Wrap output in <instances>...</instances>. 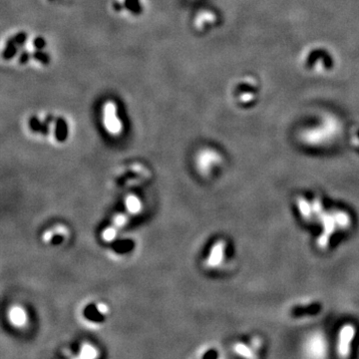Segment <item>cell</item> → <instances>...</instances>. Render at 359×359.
I'll list each match as a JSON object with an SVG mask.
<instances>
[{
	"mask_svg": "<svg viewBox=\"0 0 359 359\" xmlns=\"http://www.w3.org/2000/svg\"><path fill=\"white\" fill-rule=\"evenodd\" d=\"M225 251H226V242L224 240L217 241L210 250L209 256L207 258L206 263L208 267L216 268L220 266L225 259Z\"/></svg>",
	"mask_w": 359,
	"mask_h": 359,
	"instance_id": "7",
	"label": "cell"
},
{
	"mask_svg": "<svg viewBox=\"0 0 359 359\" xmlns=\"http://www.w3.org/2000/svg\"><path fill=\"white\" fill-rule=\"evenodd\" d=\"M97 308H98V311L100 313H102V314H106L108 312V306L106 304H104V303H99L97 305Z\"/></svg>",
	"mask_w": 359,
	"mask_h": 359,
	"instance_id": "19",
	"label": "cell"
},
{
	"mask_svg": "<svg viewBox=\"0 0 359 359\" xmlns=\"http://www.w3.org/2000/svg\"><path fill=\"white\" fill-rule=\"evenodd\" d=\"M335 223L337 225V228L345 230L350 226V217L347 213L343 211H332Z\"/></svg>",
	"mask_w": 359,
	"mask_h": 359,
	"instance_id": "11",
	"label": "cell"
},
{
	"mask_svg": "<svg viewBox=\"0 0 359 359\" xmlns=\"http://www.w3.org/2000/svg\"><path fill=\"white\" fill-rule=\"evenodd\" d=\"M8 319L9 322L15 327L25 326L28 320L26 311L19 305H14L10 307L8 311Z\"/></svg>",
	"mask_w": 359,
	"mask_h": 359,
	"instance_id": "8",
	"label": "cell"
},
{
	"mask_svg": "<svg viewBox=\"0 0 359 359\" xmlns=\"http://www.w3.org/2000/svg\"><path fill=\"white\" fill-rule=\"evenodd\" d=\"M355 334L356 330L352 324H345L341 327L337 340V352L340 357L349 356L351 343L355 337Z\"/></svg>",
	"mask_w": 359,
	"mask_h": 359,
	"instance_id": "6",
	"label": "cell"
},
{
	"mask_svg": "<svg viewBox=\"0 0 359 359\" xmlns=\"http://www.w3.org/2000/svg\"><path fill=\"white\" fill-rule=\"evenodd\" d=\"M304 350L309 357H324L327 350V341L325 336L320 332L310 334L305 340Z\"/></svg>",
	"mask_w": 359,
	"mask_h": 359,
	"instance_id": "4",
	"label": "cell"
},
{
	"mask_svg": "<svg viewBox=\"0 0 359 359\" xmlns=\"http://www.w3.org/2000/svg\"><path fill=\"white\" fill-rule=\"evenodd\" d=\"M317 219L320 221L322 226V234L317 239V245L320 248H325L328 246L330 238L337 229V225L332 212H323L317 217Z\"/></svg>",
	"mask_w": 359,
	"mask_h": 359,
	"instance_id": "5",
	"label": "cell"
},
{
	"mask_svg": "<svg viewBox=\"0 0 359 359\" xmlns=\"http://www.w3.org/2000/svg\"><path fill=\"white\" fill-rule=\"evenodd\" d=\"M125 206H126L127 211L132 215H136V214L140 213L142 210L141 201L139 200V198H137L134 195H130L126 198Z\"/></svg>",
	"mask_w": 359,
	"mask_h": 359,
	"instance_id": "10",
	"label": "cell"
},
{
	"mask_svg": "<svg viewBox=\"0 0 359 359\" xmlns=\"http://www.w3.org/2000/svg\"><path fill=\"white\" fill-rule=\"evenodd\" d=\"M124 7L132 13H139L141 11L140 0H124Z\"/></svg>",
	"mask_w": 359,
	"mask_h": 359,
	"instance_id": "14",
	"label": "cell"
},
{
	"mask_svg": "<svg viewBox=\"0 0 359 359\" xmlns=\"http://www.w3.org/2000/svg\"><path fill=\"white\" fill-rule=\"evenodd\" d=\"M298 203V208L299 211L301 215V217L305 220V221H311L312 218L314 217V213H313V209H312V205L311 203H309L305 198L303 197H299L297 201Z\"/></svg>",
	"mask_w": 359,
	"mask_h": 359,
	"instance_id": "9",
	"label": "cell"
},
{
	"mask_svg": "<svg viewBox=\"0 0 359 359\" xmlns=\"http://www.w3.org/2000/svg\"><path fill=\"white\" fill-rule=\"evenodd\" d=\"M116 235H117V232L114 228H107L106 230L103 231L102 233V238L105 241H112L115 239L116 238Z\"/></svg>",
	"mask_w": 359,
	"mask_h": 359,
	"instance_id": "15",
	"label": "cell"
},
{
	"mask_svg": "<svg viewBox=\"0 0 359 359\" xmlns=\"http://www.w3.org/2000/svg\"><path fill=\"white\" fill-rule=\"evenodd\" d=\"M54 233H55V231H47V232L43 235V240H44L45 242H49V241L52 239Z\"/></svg>",
	"mask_w": 359,
	"mask_h": 359,
	"instance_id": "18",
	"label": "cell"
},
{
	"mask_svg": "<svg viewBox=\"0 0 359 359\" xmlns=\"http://www.w3.org/2000/svg\"><path fill=\"white\" fill-rule=\"evenodd\" d=\"M98 356V350L91 344H83L80 350L79 357L83 359H93Z\"/></svg>",
	"mask_w": 359,
	"mask_h": 359,
	"instance_id": "12",
	"label": "cell"
},
{
	"mask_svg": "<svg viewBox=\"0 0 359 359\" xmlns=\"http://www.w3.org/2000/svg\"><path fill=\"white\" fill-rule=\"evenodd\" d=\"M103 124L111 135H118L122 132L123 125L118 116L115 103L107 102L103 108Z\"/></svg>",
	"mask_w": 359,
	"mask_h": 359,
	"instance_id": "3",
	"label": "cell"
},
{
	"mask_svg": "<svg viewBox=\"0 0 359 359\" xmlns=\"http://www.w3.org/2000/svg\"><path fill=\"white\" fill-rule=\"evenodd\" d=\"M221 162L222 156L218 153V151L210 148L201 150L196 158L197 168L203 175H209Z\"/></svg>",
	"mask_w": 359,
	"mask_h": 359,
	"instance_id": "2",
	"label": "cell"
},
{
	"mask_svg": "<svg viewBox=\"0 0 359 359\" xmlns=\"http://www.w3.org/2000/svg\"><path fill=\"white\" fill-rule=\"evenodd\" d=\"M311 205H312V209H313V213H314V217H318L320 214H322L324 212L323 210V206H322V203L320 200L318 199H315L311 202Z\"/></svg>",
	"mask_w": 359,
	"mask_h": 359,
	"instance_id": "16",
	"label": "cell"
},
{
	"mask_svg": "<svg viewBox=\"0 0 359 359\" xmlns=\"http://www.w3.org/2000/svg\"><path fill=\"white\" fill-rule=\"evenodd\" d=\"M234 349H235L237 354H239V355H240L242 357H247V358L254 357V354L252 353L251 349L247 345H245L243 343H237L234 346Z\"/></svg>",
	"mask_w": 359,
	"mask_h": 359,
	"instance_id": "13",
	"label": "cell"
},
{
	"mask_svg": "<svg viewBox=\"0 0 359 359\" xmlns=\"http://www.w3.org/2000/svg\"><path fill=\"white\" fill-rule=\"evenodd\" d=\"M114 225L116 226V227H118V228H122V227H124L126 224H127V221H128V219H127V217L125 216V215H117L115 218H114Z\"/></svg>",
	"mask_w": 359,
	"mask_h": 359,
	"instance_id": "17",
	"label": "cell"
},
{
	"mask_svg": "<svg viewBox=\"0 0 359 359\" xmlns=\"http://www.w3.org/2000/svg\"><path fill=\"white\" fill-rule=\"evenodd\" d=\"M341 131V121L333 114H325L317 124L302 130L299 138L307 146L323 147L336 140Z\"/></svg>",
	"mask_w": 359,
	"mask_h": 359,
	"instance_id": "1",
	"label": "cell"
}]
</instances>
